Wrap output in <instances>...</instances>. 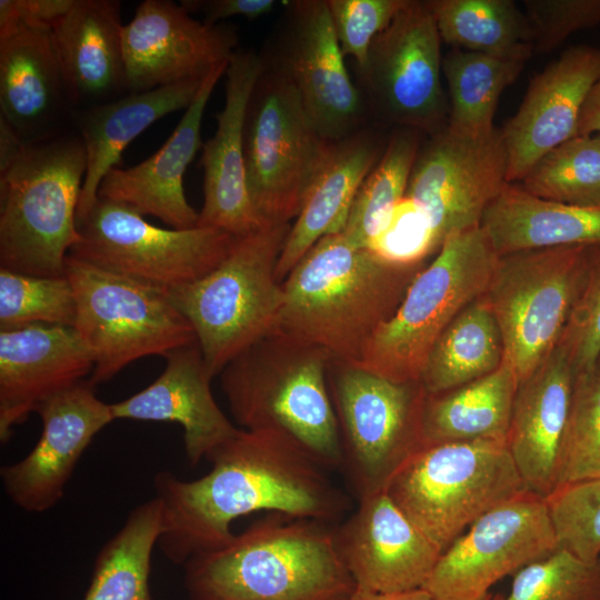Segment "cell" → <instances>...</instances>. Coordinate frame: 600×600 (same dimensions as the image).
Wrapping results in <instances>:
<instances>
[{
  "label": "cell",
  "instance_id": "obj_28",
  "mask_svg": "<svg viewBox=\"0 0 600 600\" xmlns=\"http://www.w3.org/2000/svg\"><path fill=\"white\" fill-rule=\"evenodd\" d=\"M118 0H76L53 27V37L74 110L127 93Z\"/></svg>",
  "mask_w": 600,
  "mask_h": 600
},
{
  "label": "cell",
  "instance_id": "obj_23",
  "mask_svg": "<svg viewBox=\"0 0 600 600\" xmlns=\"http://www.w3.org/2000/svg\"><path fill=\"white\" fill-rule=\"evenodd\" d=\"M93 367L92 356L73 327L32 324L1 330V442L43 401L84 381Z\"/></svg>",
  "mask_w": 600,
  "mask_h": 600
},
{
  "label": "cell",
  "instance_id": "obj_9",
  "mask_svg": "<svg viewBox=\"0 0 600 600\" xmlns=\"http://www.w3.org/2000/svg\"><path fill=\"white\" fill-rule=\"evenodd\" d=\"M262 57L244 119L249 194L263 224L299 216L329 143L309 117L284 72Z\"/></svg>",
  "mask_w": 600,
  "mask_h": 600
},
{
  "label": "cell",
  "instance_id": "obj_26",
  "mask_svg": "<svg viewBox=\"0 0 600 600\" xmlns=\"http://www.w3.org/2000/svg\"><path fill=\"white\" fill-rule=\"evenodd\" d=\"M229 62L214 68L161 148L144 161L127 168H113L102 179L98 196L124 203L141 216H153L172 229L196 228L197 212L188 202L183 177L202 148L201 124L206 107Z\"/></svg>",
  "mask_w": 600,
  "mask_h": 600
},
{
  "label": "cell",
  "instance_id": "obj_2",
  "mask_svg": "<svg viewBox=\"0 0 600 600\" xmlns=\"http://www.w3.org/2000/svg\"><path fill=\"white\" fill-rule=\"evenodd\" d=\"M426 264L394 263L340 232L327 234L283 280L277 329L322 348L332 360L357 363Z\"/></svg>",
  "mask_w": 600,
  "mask_h": 600
},
{
  "label": "cell",
  "instance_id": "obj_24",
  "mask_svg": "<svg viewBox=\"0 0 600 600\" xmlns=\"http://www.w3.org/2000/svg\"><path fill=\"white\" fill-rule=\"evenodd\" d=\"M74 111L51 27L0 38V117L26 142L70 130Z\"/></svg>",
  "mask_w": 600,
  "mask_h": 600
},
{
  "label": "cell",
  "instance_id": "obj_16",
  "mask_svg": "<svg viewBox=\"0 0 600 600\" xmlns=\"http://www.w3.org/2000/svg\"><path fill=\"white\" fill-rule=\"evenodd\" d=\"M420 147L406 197L427 217L438 248L450 236L478 227L508 183L502 130L479 138L447 127Z\"/></svg>",
  "mask_w": 600,
  "mask_h": 600
},
{
  "label": "cell",
  "instance_id": "obj_4",
  "mask_svg": "<svg viewBox=\"0 0 600 600\" xmlns=\"http://www.w3.org/2000/svg\"><path fill=\"white\" fill-rule=\"evenodd\" d=\"M331 360L322 348L273 330L220 373L233 418L244 430L280 433L324 469L340 470V433L328 386Z\"/></svg>",
  "mask_w": 600,
  "mask_h": 600
},
{
  "label": "cell",
  "instance_id": "obj_7",
  "mask_svg": "<svg viewBox=\"0 0 600 600\" xmlns=\"http://www.w3.org/2000/svg\"><path fill=\"white\" fill-rule=\"evenodd\" d=\"M498 259L481 226L447 238L354 364L394 382L420 381L434 343L486 292Z\"/></svg>",
  "mask_w": 600,
  "mask_h": 600
},
{
  "label": "cell",
  "instance_id": "obj_35",
  "mask_svg": "<svg viewBox=\"0 0 600 600\" xmlns=\"http://www.w3.org/2000/svg\"><path fill=\"white\" fill-rule=\"evenodd\" d=\"M162 527L158 497L137 506L96 557L83 600H153L150 569Z\"/></svg>",
  "mask_w": 600,
  "mask_h": 600
},
{
  "label": "cell",
  "instance_id": "obj_41",
  "mask_svg": "<svg viewBox=\"0 0 600 600\" xmlns=\"http://www.w3.org/2000/svg\"><path fill=\"white\" fill-rule=\"evenodd\" d=\"M502 600H600V558L584 561L557 548L520 569Z\"/></svg>",
  "mask_w": 600,
  "mask_h": 600
},
{
  "label": "cell",
  "instance_id": "obj_46",
  "mask_svg": "<svg viewBox=\"0 0 600 600\" xmlns=\"http://www.w3.org/2000/svg\"><path fill=\"white\" fill-rule=\"evenodd\" d=\"M533 53H549L571 34L600 26V0H524Z\"/></svg>",
  "mask_w": 600,
  "mask_h": 600
},
{
  "label": "cell",
  "instance_id": "obj_52",
  "mask_svg": "<svg viewBox=\"0 0 600 600\" xmlns=\"http://www.w3.org/2000/svg\"><path fill=\"white\" fill-rule=\"evenodd\" d=\"M503 599V596L502 594H492V593H489L483 600H502Z\"/></svg>",
  "mask_w": 600,
  "mask_h": 600
},
{
  "label": "cell",
  "instance_id": "obj_39",
  "mask_svg": "<svg viewBox=\"0 0 600 600\" xmlns=\"http://www.w3.org/2000/svg\"><path fill=\"white\" fill-rule=\"evenodd\" d=\"M600 477V358L576 373L556 488Z\"/></svg>",
  "mask_w": 600,
  "mask_h": 600
},
{
  "label": "cell",
  "instance_id": "obj_19",
  "mask_svg": "<svg viewBox=\"0 0 600 600\" xmlns=\"http://www.w3.org/2000/svg\"><path fill=\"white\" fill-rule=\"evenodd\" d=\"M42 432L33 449L20 461L1 468L9 499L28 512L56 506L92 439L114 420L111 406L94 393L90 380L43 401L36 410Z\"/></svg>",
  "mask_w": 600,
  "mask_h": 600
},
{
  "label": "cell",
  "instance_id": "obj_45",
  "mask_svg": "<svg viewBox=\"0 0 600 600\" xmlns=\"http://www.w3.org/2000/svg\"><path fill=\"white\" fill-rule=\"evenodd\" d=\"M367 249L400 264L423 262L439 250L427 217L408 197L396 206Z\"/></svg>",
  "mask_w": 600,
  "mask_h": 600
},
{
  "label": "cell",
  "instance_id": "obj_11",
  "mask_svg": "<svg viewBox=\"0 0 600 600\" xmlns=\"http://www.w3.org/2000/svg\"><path fill=\"white\" fill-rule=\"evenodd\" d=\"M328 386L340 433V470L358 500L384 490L422 447L428 393L420 381L394 382L339 360L329 363Z\"/></svg>",
  "mask_w": 600,
  "mask_h": 600
},
{
  "label": "cell",
  "instance_id": "obj_37",
  "mask_svg": "<svg viewBox=\"0 0 600 600\" xmlns=\"http://www.w3.org/2000/svg\"><path fill=\"white\" fill-rule=\"evenodd\" d=\"M420 133L408 128L397 129L362 181L340 232L354 247L367 248L406 197L421 147Z\"/></svg>",
  "mask_w": 600,
  "mask_h": 600
},
{
  "label": "cell",
  "instance_id": "obj_43",
  "mask_svg": "<svg viewBox=\"0 0 600 600\" xmlns=\"http://www.w3.org/2000/svg\"><path fill=\"white\" fill-rule=\"evenodd\" d=\"M557 347L576 373L600 358V244L589 246L587 273Z\"/></svg>",
  "mask_w": 600,
  "mask_h": 600
},
{
  "label": "cell",
  "instance_id": "obj_3",
  "mask_svg": "<svg viewBox=\"0 0 600 600\" xmlns=\"http://www.w3.org/2000/svg\"><path fill=\"white\" fill-rule=\"evenodd\" d=\"M336 526L278 513L184 563L190 600H349Z\"/></svg>",
  "mask_w": 600,
  "mask_h": 600
},
{
  "label": "cell",
  "instance_id": "obj_40",
  "mask_svg": "<svg viewBox=\"0 0 600 600\" xmlns=\"http://www.w3.org/2000/svg\"><path fill=\"white\" fill-rule=\"evenodd\" d=\"M77 303L68 277H40L0 268V331L32 324L74 327Z\"/></svg>",
  "mask_w": 600,
  "mask_h": 600
},
{
  "label": "cell",
  "instance_id": "obj_18",
  "mask_svg": "<svg viewBox=\"0 0 600 600\" xmlns=\"http://www.w3.org/2000/svg\"><path fill=\"white\" fill-rule=\"evenodd\" d=\"M238 43L233 26L200 21L171 0H144L122 31L128 90L204 79Z\"/></svg>",
  "mask_w": 600,
  "mask_h": 600
},
{
  "label": "cell",
  "instance_id": "obj_36",
  "mask_svg": "<svg viewBox=\"0 0 600 600\" xmlns=\"http://www.w3.org/2000/svg\"><path fill=\"white\" fill-rule=\"evenodd\" d=\"M526 62L451 49L442 58L449 89L447 129L472 138L490 134L503 90L517 80Z\"/></svg>",
  "mask_w": 600,
  "mask_h": 600
},
{
  "label": "cell",
  "instance_id": "obj_22",
  "mask_svg": "<svg viewBox=\"0 0 600 600\" xmlns=\"http://www.w3.org/2000/svg\"><path fill=\"white\" fill-rule=\"evenodd\" d=\"M262 66L261 54L251 49H238L229 61L217 129L201 148L203 206L197 227L240 237L266 226L249 194L243 142L247 107Z\"/></svg>",
  "mask_w": 600,
  "mask_h": 600
},
{
  "label": "cell",
  "instance_id": "obj_21",
  "mask_svg": "<svg viewBox=\"0 0 600 600\" xmlns=\"http://www.w3.org/2000/svg\"><path fill=\"white\" fill-rule=\"evenodd\" d=\"M600 76V48L573 46L530 81L517 113L501 129L508 183L521 181L550 150L578 136L584 100Z\"/></svg>",
  "mask_w": 600,
  "mask_h": 600
},
{
  "label": "cell",
  "instance_id": "obj_27",
  "mask_svg": "<svg viewBox=\"0 0 600 600\" xmlns=\"http://www.w3.org/2000/svg\"><path fill=\"white\" fill-rule=\"evenodd\" d=\"M576 372L557 347L516 393L508 448L527 490L543 498L557 486V471Z\"/></svg>",
  "mask_w": 600,
  "mask_h": 600
},
{
  "label": "cell",
  "instance_id": "obj_14",
  "mask_svg": "<svg viewBox=\"0 0 600 600\" xmlns=\"http://www.w3.org/2000/svg\"><path fill=\"white\" fill-rule=\"evenodd\" d=\"M441 42L427 2L417 0L374 38L359 77L384 120L428 136L447 127Z\"/></svg>",
  "mask_w": 600,
  "mask_h": 600
},
{
  "label": "cell",
  "instance_id": "obj_1",
  "mask_svg": "<svg viewBox=\"0 0 600 600\" xmlns=\"http://www.w3.org/2000/svg\"><path fill=\"white\" fill-rule=\"evenodd\" d=\"M211 470L194 480L156 473L162 504L158 546L171 562L223 546L233 520L258 511L338 524L349 499L289 438L268 430L240 431L208 459Z\"/></svg>",
  "mask_w": 600,
  "mask_h": 600
},
{
  "label": "cell",
  "instance_id": "obj_38",
  "mask_svg": "<svg viewBox=\"0 0 600 600\" xmlns=\"http://www.w3.org/2000/svg\"><path fill=\"white\" fill-rule=\"evenodd\" d=\"M521 181L522 189L540 199L600 204V134L577 136L550 150Z\"/></svg>",
  "mask_w": 600,
  "mask_h": 600
},
{
  "label": "cell",
  "instance_id": "obj_8",
  "mask_svg": "<svg viewBox=\"0 0 600 600\" xmlns=\"http://www.w3.org/2000/svg\"><path fill=\"white\" fill-rule=\"evenodd\" d=\"M527 490L507 441L428 444L384 491L442 552L484 513Z\"/></svg>",
  "mask_w": 600,
  "mask_h": 600
},
{
  "label": "cell",
  "instance_id": "obj_5",
  "mask_svg": "<svg viewBox=\"0 0 600 600\" xmlns=\"http://www.w3.org/2000/svg\"><path fill=\"white\" fill-rule=\"evenodd\" d=\"M87 154L72 129L27 142L0 173V268L64 276L66 259L79 240L77 210Z\"/></svg>",
  "mask_w": 600,
  "mask_h": 600
},
{
  "label": "cell",
  "instance_id": "obj_49",
  "mask_svg": "<svg viewBox=\"0 0 600 600\" xmlns=\"http://www.w3.org/2000/svg\"><path fill=\"white\" fill-rule=\"evenodd\" d=\"M593 134H600V76L584 100L578 123V136Z\"/></svg>",
  "mask_w": 600,
  "mask_h": 600
},
{
  "label": "cell",
  "instance_id": "obj_47",
  "mask_svg": "<svg viewBox=\"0 0 600 600\" xmlns=\"http://www.w3.org/2000/svg\"><path fill=\"white\" fill-rule=\"evenodd\" d=\"M76 0H0V38L26 26L53 27Z\"/></svg>",
  "mask_w": 600,
  "mask_h": 600
},
{
  "label": "cell",
  "instance_id": "obj_13",
  "mask_svg": "<svg viewBox=\"0 0 600 600\" xmlns=\"http://www.w3.org/2000/svg\"><path fill=\"white\" fill-rule=\"evenodd\" d=\"M77 227L80 237L70 256L163 290L212 271L236 239L213 228H159L131 207L99 196Z\"/></svg>",
  "mask_w": 600,
  "mask_h": 600
},
{
  "label": "cell",
  "instance_id": "obj_20",
  "mask_svg": "<svg viewBox=\"0 0 600 600\" xmlns=\"http://www.w3.org/2000/svg\"><path fill=\"white\" fill-rule=\"evenodd\" d=\"M336 536L356 590L363 592L421 589L442 553L384 490L359 499Z\"/></svg>",
  "mask_w": 600,
  "mask_h": 600
},
{
  "label": "cell",
  "instance_id": "obj_30",
  "mask_svg": "<svg viewBox=\"0 0 600 600\" xmlns=\"http://www.w3.org/2000/svg\"><path fill=\"white\" fill-rule=\"evenodd\" d=\"M380 147L378 138L366 127L329 143L281 251L276 270L281 283L322 237L342 231L362 181L383 151Z\"/></svg>",
  "mask_w": 600,
  "mask_h": 600
},
{
  "label": "cell",
  "instance_id": "obj_42",
  "mask_svg": "<svg viewBox=\"0 0 600 600\" xmlns=\"http://www.w3.org/2000/svg\"><path fill=\"white\" fill-rule=\"evenodd\" d=\"M544 500L558 548L584 561L600 558V477L560 486Z\"/></svg>",
  "mask_w": 600,
  "mask_h": 600
},
{
  "label": "cell",
  "instance_id": "obj_34",
  "mask_svg": "<svg viewBox=\"0 0 600 600\" xmlns=\"http://www.w3.org/2000/svg\"><path fill=\"white\" fill-rule=\"evenodd\" d=\"M502 362L501 332L482 294L466 307L439 337L420 382L428 394H438L482 378Z\"/></svg>",
  "mask_w": 600,
  "mask_h": 600
},
{
  "label": "cell",
  "instance_id": "obj_50",
  "mask_svg": "<svg viewBox=\"0 0 600 600\" xmlns=\"http://www.w3.org/2000/svg\"><path fill=\"white\" fill-rule=\"evenodd\" d=\"M26 143L13 127L0 117V173L17 160Z\"/></svg>",
  "mask_w": 600,
  "mask_h": 600
},
{
  "label": "cell",
  "instance_id": "obj_48",
  "mask_svg": "<svg viewBox=\"0 0 600 600\" xmlns=\"http://www.w3.org/2000/svg\"><path fill=\"white\" fill-rule=\"evenodd\" d=\"M276 3L273 0H182L180 2L189 13H201L203 21L212 24L232 17L254 20L270 13Z\"/></svg>",
  "mask_w": 600,
  "mask_h": 600
},
{
  "label": "cell",
  "instance_id": "obj_29",
  "mask_svg": "<svg viewBox=\"0 0 600 600\" xmlns=\"http://www.w3.org/2000/svg\"><path fill=\"white\" fill-rule=\"evenodd\" d=\"M204 79L129 92L74 111L71 129L80 136L87 154L77 224L88 214L98 198L102 179L117 168L129 143L162 117L186 110L196 99Z\"/></svg>",
  "mask_w": 600,
  "mask_h": 600
},
{
  "label": "cell",
  "instance_id": "obj_33",
  "mask_svg": "<svg viewBox=\"0 0 600 600\" xmlns=\"http://www.w3.org/2000/svg\"><path fill=\"white\" fill-rule=\"evenodd\" d=\"M442 42L469 52L527 62L533 54L523 11L511 0H429Z\"/></svg>",
  "mask_w": 600,
  "mask_h": 600
},
{
  "label": "cell",
  "instance_id": "obj_32",
  "mask_svg": "<svg viewBox=\"0 0 600 600\" xmlns=\"http://www.w3.org/2000/svg\"><path fill=\"white\" fill-rule=\"evenodd\" d=\"M518 380L507 362L456 389L427 394L422 447L477 440L507 441Z\"/></svg>",
  "mask_w": 600,
  "mask_h": 600
},
{
  "label": "cell",
  "instance_id": "obj_31",
  "mask_svg": "<svg viewBox=\"0 0 600 600\" xmlns=\"http://www.w3.org/2000/svg\"><path fill=\"white\" fill-rule=\"evenodd\" d=\"M480 226L499 257L524 250L594 246L600 244V204L549 201L507 183Z\"/></svg>",
  "mask_w": 600,
  "mask_h": 600
},
{
  "label": "cell",
  "instance_id": "obj_44",
  "mask_svg": "<svg viewBox=\"0 0 600 600\" xmlns=\"http://www.w3.org/2000/svg\"><path fill=\"white\" fill-rule=\"evenodd\" d=\"M340 49L361 70L374 38L393 20L408 0H327Z\"/></svg>",
  "mask_w": 600,
  "mask_h": 600
},
{
  "label": "cell",
  "instance_id": "obj_17",
  "mask_svg": "<svg viewBox=\"0 0 600 600\" xmlns=\"http://www.w3.org/2000/svg\"><path fill=\"white\" fill-rule=\"evenodd\" d=\"M274 51L263 56L292 82L321 136L340 140L364 127V98L344 63L327 0H296Z\"/></svg>",
  "mask_w": 600,
  "mask_h": 600
},
{
  "label": "cell",
  "instance_id": "obj_15",
  "mask_svg": "<svg viewBox=\"0 0 600 600\" xmlns=\"http://www.w3.org/2000/svg\"><path fill=\"white\" fill-rule=\"evenodd\" d=\"M557 548L544 498L524 490L460 534L441 553L422 589L433 600H483L496 582Z\"/></svg>",
  "mask_w": 600,
  "mask_h": 600
},
{
  "label": "cell",
  "instance_id": "obj_6",
  "mask_svg": "<svg viewBox=\"0 0 600 600\" xmlns=\"http://www.w3.org/2000/svg\"><path fill=\"white\" fill-rule=\"evenodd\" d=\"M291 224H266L236 237L227 257L212 271L166 290L193 327L213 377L277 329L284 292L276 270Z\"/></svg>",
  "mask_w": 600,
  "mask_h": 600
},
{
  "label": "cell",
  "instance_id": "obj_25",
  "mask_svg": "<svg viewBox=\"0 0 600 600\" xmlns=\"http://www.w3.org/2000/svg\"><path fill=\"white\" fill-rule=\"evenodd\" d=\"M163 372L138 393L112 403L116 419L176 422L188 461L197 466L240 429L214 400L211 373L198 342L172 350Z\"/></svg>",
  "mask_w": 600,
  "mask_h": 600
},
{
  "label": "cell",
  "instance_id": "obj_12",
  "mask_svg": "<svg viewBox=\"0 0 600 600\" xmlns=\"http://www.w3.org/2000/svg\"><path fill=\"white\" fill-rule=\"evenodd\" d=\"M589 246L524 250L498 259L483 293L503 361L524 381L557 348L588 268Z\"/></svg>",
  "mask_w": 600,
  "mask_h": 600
},
{
  "label": "cell",
  "instance_id": "obj_51",
  "mask_svg": "<svg viewBox=\"0 0 600 600\" xmlns=\"http://www.w3.org/2000/svg\"><path fill=\"white\" fill-rule=\"evenodd\" d=\"M349 600H433L424 589L398 593H374L356 590Z\"/></svg>",
  "mask_w": 600,
  "mask_h": 600
},
{
  "label": "cell",
  "instance_id": "obj_10",
  "mask_svg": "<svg viewBox=\"0 0 600 600\" xmlns=\"http://www.w3.org/2000/svg\"><path fill=\"white\" fill-rule=\"evenodd\" d=\"M64 273L77 303L74 329L94 367L90 381L110 380L129 363L166 357L197 342L193 327L166 290L100 269L68 254Z\"/></svg>",
  "mask_w": 600,
  "mask_h": 600
}]
</instances>
